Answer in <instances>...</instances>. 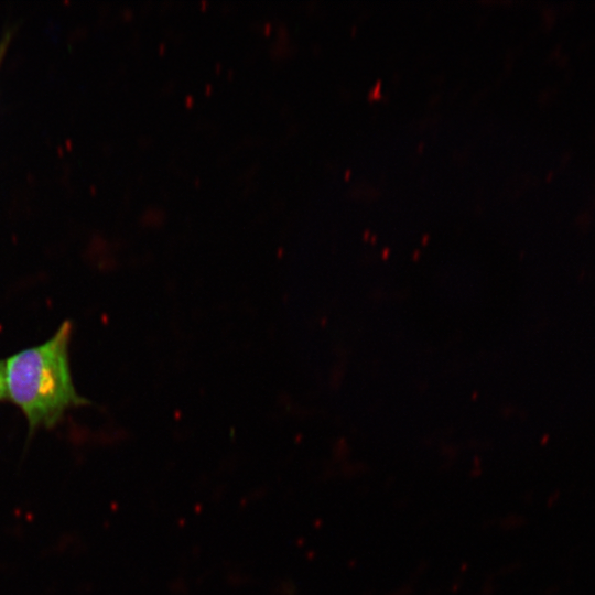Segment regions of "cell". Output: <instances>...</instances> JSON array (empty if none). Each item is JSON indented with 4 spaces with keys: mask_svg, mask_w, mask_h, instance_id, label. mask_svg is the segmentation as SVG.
<instances>
[{
    "mask_svg": "<svg viewBox=\"0 0 595 595\" xmlns=\"http://www.w3.org/2000/svg\"><path fill=\"white\" fill-rule=\"evenodd\" d=\"M71 335L72 323L65 321L48 340L4 361L7 397L23 412L30 433L55 426L67 410L87 403L71 375Z\"/></svg>",
    "mask_w": 595,
    "mask_h": 595,
    "instance_id": "6da1fadb",
    "label": "cell"
},
{
    "mask_svg": "<svg viewBox=\"0 0 595 595\" xmlns=\"http://www.w3.org/2000/svg\"><path fill=\"white\" fill-rule=\"evenodd\" d=\"M7 397V386L4 377V361H0V401Z\"/></svg>",
    "mask_w": 595,
    "mask_h": 595,
    "instance_id": "7a4b0ae2",
    "label": "cell"
},
{
    "mask_svg": "<svg viewBox=\"0 0 595 595\" xmlns=\"http://www.w3.org/2000/svg\"><path fill=\"white\" fill-rule=\"evenodd\" d=\"M10 33H6L0 41V64L9 45Z\"/></svg>",
    "mask_w": 595,
    "mask_h": 595,
    "instance_id": "3957f363",
    "label": "cell"
}]
</instances>
